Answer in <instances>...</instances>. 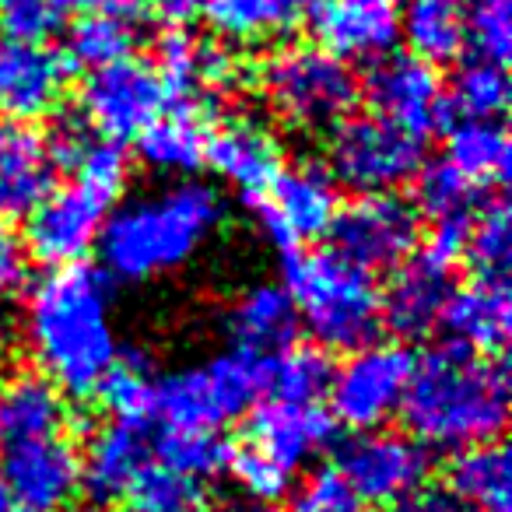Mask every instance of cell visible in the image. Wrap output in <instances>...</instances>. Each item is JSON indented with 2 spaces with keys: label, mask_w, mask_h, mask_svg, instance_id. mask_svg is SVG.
<instances>
[{
  "label": "cell",
  "mask_w": 512,
  "mask_h": 512,
  "mask_svg": "<svg viewBox=\"0 0 512 512\" xmlns=\"http://www.w3.org/2000/svg\"><path fill=\"white\" fill-rule=\"evenodd\" d=\"M155 71L162 78L169 102L193 106V99L200 95V43L193 36H186L183 29H172L158 43Z\"/></svg>",
  "instance_id": "39"
},
{
  "label": "cell",
  "mask_w": 512,
  "mask_h": 512,
  "mask_svg": "<svg viewBox=\"0 0 512 512\" xmlns=\"http://www.w3.org/2000/svg\"><path fill=\"white\" fill-rule=\"evenodd\" d=\"M509 488V453L498 442L453 453L446 491L460 505H474L477 512H509Z\"/></svg>",
  "instance_id": "29"
},
{
  "label": "cell",
  "mask_w": 512,
  "mask_h": 512,
  "mask_svg": "<svg viewBox=\"0 0 512 512\" xmlns=\"http://www.w3.org/2000/svg\"><path fill=\"white\" fill-rule=\"evenodd\" d=\"M432 456L414 435L393 428L351 432L337 446V474L365 505H400L425 484Z\"/></svg>",
  "instance_id": "10"
},
{
  "label": "cell",
  "mask_w": 512,
  "mask_h": 512,
  "mask_svg": "<svg viewBox=\"0 0 512 512\" xmlns=\"http://www.w3.org/2000/svg\"><path fill=\"white\" fill-rule=\"evenodd\" d=\"M439 327L449 330V341L477 351V355H498L512 330V295L505 278H481L453 288L442 309Z\"/></svg>",
  "instance_id": "20"
},
{
  "label": "cell",
  "mask_w": 512,
  "mask_h": 512,
  "mask_svg": "<svg viewBox=\"0 0 512 512\" xmlns=\"http://www.w3.org/2000/svg\"><path fill=\"white\" fill-rule=\"evenodd\" d=\"M204 512H267V505L253 502V498H246V495H228V498H218V502Z\"/></svg>",
  "instance_id": "53"
},
{
  "label": "cell",
  "mask_w": 512,
  "mask_h": 512,
  "mask_svg": "<svg viewBox=\"0 0 512 512\" xmlns=\"http://www.w3.org/2000/svg\"><path fill=\"white\" fill-rule=\"evenodd\" d=\"M25 292L22 334L39 376L64 397H95L120 358L109 278L88 264L53 267Z\"/></svg>",
  "instance_id": "1"
},
{
  "label": "cell",
  "mask_w": 512,
  "mask_h": 512,
  "mask_svg": "<svg viewBox=\"0 0 512 512\" xmlns=\"http://www.w3.org/2000/svg\"><path fill=\"white\" fill-rule=\"evenodd\" d=\"M463 18H467V46H474L481 60L505 67L512 50V0H470Z\"/></svg>",
  "instance_id": "41"
},
{
  "label": "cell",
  "mask_w": 512,
  "mask_h": 512,
  "mask_svg": "<svg viewBox=\"0 0 512 512\" xmlns=\"http://www.w3.org/2000/svg\"><path fill=\"white\" fill-rule=\"evenodd\" d=\"M299 313L281 285H256L242 292L228 309V334L235 337V348L256 351H281L295 344Z\"/></svg>",
  "instance_id": "25"
},
{
  "label": "cell",
  "mask_w": 512,
  "mask_h": 512,
  "mask_svg": "<svg viewBox=\"0 0 512 512\" xmlns=\"http://www.w3.org/2000/svg\"><path fill=\"white\" fill-rule=\"evenodd\" d=\"M228 474H232L239 495L253 498V502H260V505L281 502V498L292 491V481H295V474H288L285 467H278L271 456H264L260 449H253L249 442L232 446V456H228Z\"/></svg>",
  "instance_id": "40"
},
{
  "label": "cell",
  "mask_w": 512,
  "mask_h": 512,
  "mask_svg": "<svg viewBox=\"0 0 512 512\" xmlns=\"http://www.w3.org/2000/svg\"><path fill=\"white\" fill-rule=\"evenodd\" d=\"M299 320L323 351H358L376 341L383 302L376 278L334 249L285 253V285Z\"/></svg>",
  "instance_id": "4"
},
{
  "label": "cell",
  "mask_w": 512,
  "mask_h": 512,
  "mask_svg": "<svg viewBox=\"0 0 512 512\" xmlns=\"http://www.w3.org/2000/svg\"><path fill=\"white\" fill-rule=\"evenodd\" d=\"M267 102L281 120L299 130H334L358 102V78L351 64L309 43L281 46L260 71Z\"/></svg>",
  "instance_id": "5"
},
{
  "label": "cell",
  "mask_w": 512,
  "mask_h": 512,
  "mask_svg": "<svg viewBox=\"0 0 512 512\" xmlns=\"http://www.w3.org/2000/svg\"><path fill=\"white\" fill-rule=\"evenodd\" d=\"M288 512H365V502L334 467L316 470L295 488Z\"/></svg>",
  "instance_id": "42"
},
{
  "label": "cell",
  "mask_w": 512,
  "mask_h": 512,
  "mask_svg": "<svg viewBox=\"0 0 512 512\" xmlns=\"http://www.w3.org/2000/svg\"><path fill=\"white\" fill-rule=\"evenodd\" d=\"M0 372H4V348H0Z\"/></svg>",
  "instance_id": "55"
},
{
  "label": "cell",
  "mask_w": 512,
  "mask_h": 512,
  "mask_svg": "<svg viewBox=\"0 0 512 512\" xmlns=\"http://www.w3.org/2000/svg\"><path fill=\"white\" fill-rule=\"evenodd\" d=\"M116 193L99 190L74 176L71 183L46 193V200L29 214L25 225V249L32 260L53 267L85 264L99 249L102 228L113 214Z\"/></svg>",
  "instance_id": "7"
},
{
  "label": "cell",
  "mask_w": 512,
  "mask_h": 512,
  "mask_svg": "<svg viewBox=\"0 0 512 512\" xmlns=\"http://www.w3.org/2000/svg\"><path fill=\"white\" fill-rule=\"evenodd\" d=\"M74 176L120 197L123 186H127V176H130L127 148L116 141H106V137H95V141L88 144L85 155H81V162L74 165Z\"/></svg>",
  "instance_id": "44"
},
{
  "label": "cell",
  "mask_w": 512,
  "mask_h": 512,
  "mask_svg": "<svg viewBox=\"0 0 512 512\" xmlns=\"http://www.w3.org/2000/svg\"><path fill=\"white\" fill-rule=\"evenodd\" d=\"M151 8H155V15L162 18L165 25H172V29H186L190 22L204 18L207 0H151Z\"/></svg>",
  "instance_id": "50"
},
{
  "label": "cell",
  "mask_w": 512,
  "mask_h": 512,
  "mask_svg": "<svg viewBox=\"0 0 512 512\" xmlns=\"http://www.w3.org/2000/svg\"><path fill=\"white\" fill-rule=\"evenodd\" d=\"M239 60L225 50V46L200 43V92L204 95H221L232 92L239 85Z\"/></svg>",
  "instance_id": "48"
},
{
  "label": "cell",
  "mask_w": 512,
  "mask_h": 512,
  "mask_svg": "<svg viewBox=\"0 0 512 512\" xmlns=\"http://www.w3.org/2000/svg\"><path fill=\"white\" fill-rule=\"evenodd\" d=\"M449 274L432 271L428 264H421L418 256L407 260L397 274H393L386 295H379L383 302V323L404 341H418L428 337L442 323V309L449 299Z\"/></svg>",
  "instance_id": "22"
},
{
  "label": "cell",
  "mask_w": 512,
  "mask_h": 512,
  "mask_svg": "<svg viewBox=\"0 0 512 512\" xmlns=\"http://www.w3.org/2000/svg\"><path fill=\"white\" fill-rule=\"evenodd\" d=\"M67 78L71 64L53 46L0 39V120L32 127L53 116L64 102Z\"/></svg>",
  "instance_id": "15"
},
{
  "label": "cell",
  "mask_w": 512,
  "mask_h": 512,
  "mask_svg": "<svg viewBox=\"0 0 512 512\" xmlns=\"http://www.w3.org/2000/svg\"><path fill=\"white\" fill-rule=\"evenodd\" d=\"M400 414L411 428L407 435L425 449L460 453L488 446L509 421V376L491 355H477L456 341L435 344L414 358Z\"/></svg>",
  "instance_id": "2"
},
{
  "label": "cell",
  "mask_w": 512,
  "mask_h": 512,
  "mask_svg": "<svg viewBox=\"0 0 512 512\" xmlns=\"http://www.w3.org/2000/svg\"><path fill=\"white\" fill-rule=\"evenodd\" d=\"M200 379H204V393L214 411V421L225 425V421H235L253 411V407H260V400L267 393V355H256V351L246 348H228L200 365Z\"/></svg>",
  "instance_id": "26"
},
{
  "label": "cell",
  "mask_w": 512,
  "mask_h": 512,
  "mask_svg": "<svg viewBox=\"0 0 512 512\" xmlns=\"http://www.w3.org/2000/svg\"><path fill=\"white\" fill-rule=\"evenodd\" d=\"M0 484L8 488L11 502H18L25 512L67 509L81 491L78 446L64 435L8 442Z\"/></svg>",
  "instance_id": "14"
},
{
  "label": "cell",
  "mask_w": 512,
  "mask_h": 512,
  "mask_svg": "<svg viewBox=\"0 0 512 512\" xmlns=\"http://www.w3.org/2000/svg\"><path fill=\"white\" fill-rule=\"evenodd\" d=\"M207 134L197 106H172L137 134V158L158 176H193L204 169Z\"/></svg>",
  "instance_id": "23"
},
{
  "label": "cell",
  "mask_w": 512,
  "mask_h": 512,
  "mask_svg": "<svg viewBox=\"0 0 512 512\" xmlns=\"http://www.w3.org/2000/svg\"><path fill=\"white\" fill-rule=\"evenodd\" d=\"M123 502L130 512H200L204 509V488L193 477H183L151 460L134 477Z\"/></svg>",
  "instance_id": "36"
},
{
  "label": "cell",
  "mask_w": 512,
  "mask_h": 512,
  "mask_svg": "<svg viewBox=\"0 0 512 512\" xmlns=\"http://www.w3.org/2000/svg\"><path fill=\"white\" fill-rule=\"evenodd\" d=\"M467 260L477 267L481 278H505L512 260V218L505 200H488L470 218Z\"/></svg>",
  "instance_id": "37"
},
{
  "label": "cell",
  "mask_w": 512,
  "mask_h": 512,
  "mask_svg": "<svg viewBox=\"0 0 512 512\" xmlns=\"http://www.w3.org/2000/svg\"><path fill=\"white\" fill-rule=\"evenodd\" d=\"M467 232H470V214L435 221L425 246L418 249V260L439 274H453L467 260Z\"/></svg>",
  "instance_id": "45"
},
{
  "label": "cell",
  "mask_w": 512,
  "mask_h": 512,
  "mask_svg": "<svg viewBox=\"0 0 512 512\" xmlns=\"http://www.w3.org/2000/svg\"><path fill=\"white\" fill-rule=\"evenodd\" d=\"M151 463L148 435L130 421H109L92 435L88 453L81 456V488L99 505L123 502L134 477Z\"/></svg>",
  "instance_id": "21"
},
{
  "label": "cell",
  "mask_w": 512,
  "mask_h": 512,
  "mask_svg": "<svg viewBox=\"0 0 512 512\" xmlns=\"http://www.w3.org/2000/svg\"><path fill=\"white\" fill-rule=\"evenodd\" d=\"M421 169V144L386 127L376 116H348L330 134L334 183L362 193H393V186L414 179Z\"/></svg>",
  "instance_id": "9"
},
{
  "label": "cell",
  "mask_w": 512,
  "mask_h": 512,
  "mask_svg": "<svg viewBox=\"0 0 512 512\" xmlns=\"http://www.w3.org/2000/svg\"><path fill=\"white\" fill-rule=\"evenodd\" d=\"M60 15L50 0H0V29L15 43H46Z\"/></svg>",
  "instance_id": "43"
},
{
  "label": "cell",
  "mask_w": 512,
  "mask_h": 512,
  "mask_svg": "<svg viewBox=\"0 0 512 512\" xmlns=\"http://www.w3.org/2000/svg\"><path fill=\"white\" fill-rule=\"evenodd\" d=\"M316 46L344 64H379L400 46L397 0H327L316 11Z\"/></svg>",
  "instance_id": "16"
},
{
  "label": "cell",
  "mask_w": 512,
  "mask_h": 512,
  "mask_svg": "<svg viewBox=\"0 0 512 512\" xmlns=\"http://www.w3.org/2000/svg\"><path fill=\"white\" fill-rule=\"evenodd\" d=\"M0 512H15V502H11V495H8L4 484H0Z\"/></svg>",
  "instance_id": "54"
},
{
  "label": "cell",
  "mask_w": 512,
  "mask_h": 512,
  "mask_svg": "<svg viewBox=\"0 0 512 512\" xmlns=\"http://www.w3.org/2000/svg\"><path fill=\"white\" fill-rule=\"evenodd\" d=\"M32 274V256L25 242L11 232L8 225H0V309L15 306L29 288Z\"/></svg>",
  "instance_id": "46"
},
{
  "label": "cell",
  "mask_w": 512,
  "mask_h": 512,
  "mask_svg": "<svg viewBox=\"0 0 512 512\" xmlns=\"http://www.w3.org/2000/svg\"><path fill=\"white\" fill-rule=\"evenodd\" d=\"M365 95L376 120L418 144L446 127L449 106L439 71L411 53H390L386 60H379L369 74Z\"/></svg>",
  "instance_id": "13"
},
{
  "label": "cell",
  "mask_w": 512,
  "mask_h": 512,
  "mask_svg": "<svg viewBox=\"0 0 512 512\" xmlns=\"http://www.w3.org/2000/svg\"><path fill=\"white\" fill-rule=\"evenodd\" d=\"M204 18L225 43L242 46L267 43L292 29L285 15L274 8V0H207Z\"/></svg>",
  "instance_id": "35"
},
{
  "label": "cell",
  "mask_w": 512,
  "mask_h": 512,
  "mask_svg": "<svg viewBox=\"0 0 512 512\" xmlns=\"http://www.w3.org/2000/svg\"><path fill=\"white\" fill-rule=\"evenodd\" d=\"M334 253L348 264L362 267L365 274L393 271L411 260L421 239V214L411 200L397 193H362L337 211L334 225Z\"/></svg>",
  "instance_id": "8"
},
{
  "label": "cell",
  "mask_w": 512,
  "mask_h": 512,
  "mask_svg": "<svg viewBox=\"0 0 512 512\" xmlns=\"http://www.w3.org/2000/svg\"><path fill=\"white\" fill-rule=\"evenodd\" d=\"M446 106L460 120H498L509 109V78H505V67L481 57L456 67L446 92Z\"/></svg>",
  "instance_id": "33"
},
{
  "label": "cell",
  "mask_w": 512,
  "mask_h": 512,
  "mask_svg": "<svg viewBox=\"0 0 512 512\" xmlns=\"http://www.w3.org/2000/svg\"><path fill=\"white\" fill-rule=\"evenodd\" d=\"M232 446L218 428H162L155 442V460L193 481L225 474Z\"/></svg>",
  "instance_id": "32"
},
{
  "label": "cell",
  "mask_w": 512,
  "mask_h": 512,
  "mask_svg": "<svg viewBox=\"0 0 512 512\" xmlns=\"http://www.w3.org/2000/svg\"><path fill=\"white\" fill-rule=\"evenodd\" d=\"M169 109V95L155 64L127 57L113 67L92 71L81 88V116L106 141H130Z\"/></svg>",
  "instance_id": "12"
},
{
  "label": "cell",
  "mask_w": 512,
  "mask_h": 512,
  "mask_svg": "<svg viewBox=\"0 0 512 512\" xmlns=\"http://www.w3.org/2000/svg\"><path fill=\"white\" fill-rule=\"evenodd\" d=\"M327 0H274V8L285 15V22L288 25H295V22H302L306 15H316V11L323 8Z\"/></svg>",
  "instance_id": "52"
},
{
  "label": "cell",
  "mask_w": 512,
  "mask_h": 512,
  "mask_svg": "<svg viewBox=\"0 0 512 512\" xmlns=\"http://www.w3.org/2000/svg\"><path fill=\"white\" fill-rule=\"evenodd\" d=\"M43 137H46V148H50L53 165L74 169V165L81 162V155L88 151V144H92L99 134L88 127L81 113H60L57 120H53L50 134H43Z\"/></svg>",
  "instance_id": "47"
},
{
  "label": "cell",
  "mask_w": 512,
  "mask_h": 512,
  "mask_svg": "<svg viewBox=\"0 0 512 512\" xmlns=\"http://www.w3.org/2000/svg\"><path fill=\"white\" fill-rule=\"evenodd\" d=\"M414 355L400 341H372L358 351H348L341 369L330 379V418L351 432L383 428L393 414H400L411 386Z\"/></svg>",
  "instance_id": "6"
},
{
  "label": "cell",
  "mask_w": 512,
  "mask_h": 512,
  "mask_svg": "<svg viewBox=\"0 0 512 512\" xmlns=\"http://www.w3.org/2000/svg\"><path fill=\"white\" fill-rule=\"evenodd\" d=\"M57 15H74V18H88V15H137L141 0H50Z\"/></svg>",
  "instance_id": "49"
},
{
  "label": "cell",
  "mask_w": 512,
  "mask_h": 512,
  "mask_svg": "<svg viewBox=\"0 0 512 512\" xmlns=\"http://www.w3.org/2000/svg\"><path fill=\"white\" fill-rule=\"evenodd\" d=\"M137 46V25L130 15H88L78 18L67 36L64 60L71 67H85L88 74L127 60Z\"/></svg>",
  "instance_id": "31"
},
{
  "label": "cell",
  "mask_w": 512,
  "mask_h": 512,
  "mask_svg": "<svg viewBox=\"0 0 512 512\" xmlns=\"http://www.w3.org/2000/svg\"><path fill=\"white\" fill-rule=\"evenodd\" d=\"M474 512H477V509H474Z\"/></svg>",
  "instance_id": "56"
},
{
  "label": "cell",
  "mask_w": 512,
  "mask_h": 512,
  "mask_svg": "<svg viewBox=\"0 0 512 512\" xmlns=\"http://www.w3.org/2000/svg\"><path fill=\"white\" fill-rule=\"evenodd\" d=\"M99 397L106 400L116 421L141 425L144 418H151L155 414V376L148 369V358L137 351H127V355L120 351L116 365L102 379Z\"/></svg>",
  "instance_id": "34"
},
{
  "label": "cell",
  "mask_w": 512,
  "mask_h": 512,
  "mask_svg": "<svg viewBox=\"0 0 512 512\" xmlns=\"http://www.w3.org/2000/svg\"><path fill=\"white\" fill-rule=\"evenodd\" d=\"M470 197H474V190L463 183L460 172H456L446 158L421 165V169L414 172V211L428 214L432 221L467 214Z\"/></svg>",
  "instance_id": "38"
},
{
  "label": "cell",
  "mask_w": 512,
  "mask_h": 512,
  "mask_svg": "<svg viewBox=\"0 0 512 512\" xmlns=\"http://www.w3.org/2000/svg\"><path fill=\"white\" fill-rule=\"evenodd\" d=\"M400 39H407L411 57L425 64H453L467 50V18L460 0H411L400 15Z\"/></svg>",
  "instance_id": "28"
},
{
  "label": "cell",
  "mask_w": 512,
  "mask_h": 512,
  "mask_svg": "<svg viewBox=\"0 0 512 512\" xmlns=\"http://www.w3.org/2000/svg\"><path fill=\"white\" fill-rule=\"evenodd\" d=\"M337 421L320 404H285V400H267L253 407L249 418V446L271 456L278 467L295 474L306 467L313 456L334 442Z\"/></svg>",
  "instance_id": "18"
},
{
  "label": "cell",
  "mask_w": 512,
  "mask_h": 512,
  "mask_svg": "<svg viewBox=\"0 0 512 512\" xmlns=\"http://www.w3.org/2000/svg\"><path fill=\"white\" fill-rule=\"evenodd\" d=\"M57 165L36 127L0 120V221L29 218L53 190Z\"/></svg>",
  "instance_id": "19"
},
{
  "label": "cell",
  "mask_w": 512,
  "mask_h": 512,
  "mask_svg": "<svg viewBox=\"0 0 512 512\" xmlns=\"http://www.w3.org/2000/svg\"><path fill=\"white\" fill-rule=\"evenodd\" d=\"M67 428V400L39 372H22L0 386V439H50Z\"/></svg>",
  "instance_id": "24"
},
{
  "label": "cell",
  "mask_w": 512,
  "mask_h": 512,
  "mask_svg": "<svg viewBox=\"0 0 512 512\" xmlns=\"http://www.w3.org/2000/svg\"><path fill=\"white\" fill-rule=\"evenodd\" d=\"M204 165H211L214 176L232 183L242 197L256 200L285 169V158L271 127L249 116H235L207 134Z\"/></svg>",
  "instance_id": "17"
},
{
  "label": "cell",
  "mask_w": 512,
  "mask_h": 512,
  "mask_svg": "<svg viewBox=\"0 0 512 512\" xmlns=\"http://www.w3.org/2000/svg\"><path fill=\"white\" fill-rule=\"evenodd\" d=\"M397 512H460V502H456L446 488H428V484H421L414 495H407L404 502H400Z\"/></svg>",
  "instance_id": "51"
},
{
  "label": "cell",
  "mask_w": 512,
  "mask_h": 512,
  "mask_svg": "<svg viewBox=\"0 0 512 512\" xmlns=\"http://www.w3.org/2000/svg\"><path fill=\"white\" fill-rule=\"evenodd\" d=\"M253 207L267 239L281 253H295L330 235V225L341 211V197H337V183L327 165L302 162L281 169L278 179L253 200Z\"/></svg>",
  "instance_id": "11"
},
{
  "label": "cell",
  "mask_w": 512,
  "mask_h": 512,
  "mask_svg": "<svg viewBox=\"0 0 512 512\" xmlns=\"http://www.w3.org/2000/svg\"><path fill=\"white\" fill-rule=\"evenodd\" d=\"M334 379L327 351L313 344H288L267 358V393L285 404H320Z\"/></svg>",
  "instance_id": "30"
},
{
  "label": "cell",
  "mask_w": 512,
  "mask_h": 512,
  "mask_svg": "<svg viewBox=\"0 0 512 512\" xmlns=\"http://www.w3.org/2000/svg\"><path fill=\"white\" fill-rule=\"evenodd\" d=\"M225 200L211 183L179 179L109 214L99 239L102 274L123 285L186 267L221 225Z\"/></svg>",
  "instance_id": "3"
},
{
  "label": "cell",
  "mask_w": 512,
  "mask_h": 512,
  "mask_svg": "<svg viewBox=\"0 0 512 512\" xmlns=\"http://www.w3.org/2000/svg\"><path fill=\"white\" fill-rule=\"evenodd\" d=\"M509 134L498 120H460L446 134V162L470 190H495L509 179Z\"/></svg>",
  "instance_id": "27"
},
{
  "label": "cell",
  "mask_w": 512,
  "mask_h": 512,
  "mask_svg": "<svg viewBox=\"0 0 512 512\" xmlns=\"http://www.w3.org/2000/svg\"><path fill=\"white\" fill-rule=\"evenodd\" d=\"M22 512H25V509H22Z\"/></svg>",
  "instance_id": "57"
}]
</instances>
